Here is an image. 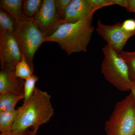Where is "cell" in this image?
I'll return each instance as SVG.
<instances>
[{"mask_svg":"<svg viewBox=\"0 0 135 135\" xmlns=\"http://www.w3.org/2000/svg\"><path fill=\"white\" fill-rule=\"evenodd\" d=\"M19 112L18 108L12 111L0 112V131L1 134H8L12 128Z\"/></svg>","mask_w":135,"mask_h":135,"instance_id":"4fadbf2b","label":"cell"},{"mask_svg":"<svg viewBox=\"0 0 135 135\" xmlns=\"http://www.w3.org/2000/svg\"><path fill=\"white\" fill-rule=\"evenodd\" d=\"M105 129L106 135H135V103L131 93L116 103Z\"/></svg>","mask_w":135,"mask_h":135,"instance_id":"277c9868","label":"cell"},{"mask_svg":"<svg viewBox=\"0 0 135 135\" xmlns=\"http://www.w3.org/2000/svg\"><path fill=\"white\" fill-rule=\"evenodd\" d=\"M38 77L37 75L33 74L26 80L24 86V100L22 105L26 104L31 98L36 89L35 84L38 80Z\"/></svg>","mask_w":135,"mask_h":135,"instance_id":"2e32d148","label":"cell"},{"mask_svg":"<svg viewBox=\"0 0 135 135\" xmlns=\"http://www.w3.org/2000/svg\"><path fill=\"white\" fill-rule=\"evenodd\" d=\"M94 14L79 22L61 25L45 42L57 43L68 55L75 53L86 52L94 31L92 25Z\"/></svg>","mask_w":135,"mask_h":135,"instance_id":"7a4b0ae2","label":"cell"},{"mask_svg":"<svg viewBox=\"0 0 135 135\" xmlns=\"http://www.w3.org/2000/svg\"><path fill=\"white\" fill-rule=\"evenodd\" d=\"M130 91H131L130 93H131L133 95L135 103V81H133L131 82Z\"/></svg>","mask_w":135,"mask_h":135,"instance_id":"cb8c5ba5","label":"cell"},{"mask_svg":"<svg viewBox=\"0 0 135 135\" xmlns=\"http://www.w3.org/2000/svg\"><path fill=\"white\" fill-rule=\"evenodd\" d=\"M33 22L45 38L52 35L60 25L55 0H44L41 8L33 17Z\"/></svg>","mask_w":135,"mask_h":135,"instance_id":"8992f818","label":"cell"},{"mask_svg":"<svg viewBox=\"0 0 135 135\" xmlns=\"http://www.w3.org/2000/svg\"><path fill=\"white\" fill-rule=\"evenodd\" d=\"M16 21L5 10L0 9V33H15Z\"/></svg>","mask_w":135,"mask_h":135,"instance_id":"5bb4252c","label":"cell"},{"mask_svg":"<svg viewBox=\"0 0 135 135\" xmlns=\"http://www.w3.org/2000/svg\"><path fill=\"white\" fill-rule=\"evenodd\" d=\"M33 71L23 57L21 61L18 63L15 67L16 77L25 80L32 75Z\"/></svg>","mask_w":135,"mask_h":135,"instance_id":"e0dca14e","label":"cell"},{"mask_svg":"<svg viewBox=\"0 0 135 135\" xmlns=\"http://www.w3.org/2000/svg\"><path fill=\"white\" fill-rule=\"evenodd\" d=\"M50 99V95L36 87L28 103L18 108L19 112L11 132L24 133L30 127L38 130L48 122L54 113Z\"/></svg>","mask_w":135,"mask_h":135,"instance_id":"6da1fadb","label":"cell"},{"mask_svg":"<svg viewBox=\"0 0 135 135\" xmlns=\"http://www.w3.org/2000/svg\"><path fill=\"white\" fill-rule=\"evenodd\" d=\"M129 2V7L127 10L129 12L135 13V0H128Z\"/></svg>","mask_w":135,"mask_h":135,"instance_id":"603a6c76","label":"cell"},{"mask_svg":"<svg viewBox=\"0 0 135 135\" xmlns=\"http://www.w3.org/2000/svg\"><path fill=\"white\" fill-rule=\"evenodd\" d=\"M89 1L97 11L104 7L113 5L111 0H89Z\"/></svg>","mask_w":135,"mask_h":135,"instance_id":"44dd1931","label":"cell"},{"mask_svg":"<svg viewBox=\"0 0 135 135\" xmlns=\"http://www.w3.org/2000/svg\"><path fill=\"white\" fill-rule=\"evenodd\" d=\"M20 49L15 33H0V62L1 68L10 67L15 69L22 60Z\"/></svg>","mask_w":135,"mask_h":135,"instance_id":"ba28073f","label":"cell"},{"mask_svg":"<svg viewBox=\"0 0 135 135\" xmlns=\"http://www.w3.org/2000/svg\"><path fill=\"white\" fill-rule=\"evenodd\" d=\"M122 28L126 32L135 35V20L128 19L122 23Z\"/></svg>","mask_w":135,"mask_h":135,"instance_id":"ffe728a7","label":"cell"},{"mask_svg":"<svg viewBox=\"0 0 135 135\" xmlns=\"http://www.w3.org/2000/svg\"><path fill=\"white\" fill-rule=\"evenodd\" d=\"M104 57L101 72L105 79L122 92L130 90L131 80L127 62L121 55L108 44L102 48Z\"/></svg>","mask_w":135,"mask_h":135,"instance_id":"3957f363","label":"cell"},{"mask_svg":"<svg viewBox=\"0 0 135 135\" xmlns=\"http://www.w3.org/2000/svg\"><path fill=\"white\" fill-rule=\"evenodd\" d=\"M96 32L107 44L119 53L123 51L128 40L133 36L122 28V23L118 22L113 25H109L104 24L99 19L98 20Z\"/></svg>","mask_w":135,"mask_h":135,"instance_id":"52a82bcc","label":"cell"},{"mask_svg":"<svg viewBox=\"0 0 135 135\" xmlns=\"http://www.w3.org/2000/svg\"><path fill=\"white\" fill-rule=\"evenodd\" d=\"M113 5H119L121 7L126 8L128 9L129 7V2L128 0H111Z\"/></svg>","mask_w":135,"mask_h":135,"instance_id":"7402d4cb","label":"cell"},{"mask_svg":"<svg viewBox=\"0 0 135 135\" xmlns=\"http://www.w3.org/2000/svg\"><path fill=\"white\" fill-rule=\"evenodd\" d=\"M16 23L15 34L22 57L33 70L34 56L46 38L35 24L33 17Z\"/></svg>","mask_w":135,"mask_h":135,"instance_id":"5b68a950","label":"cell"},{"mask_svg":"<svg viewBox=\"0 0 135 135\" xmlns=\"http://www.w3.org/2000/svg\"><path fill=\"white\" fill-rule=\"evenodd\" d=\"M96 11L89 0H71L60 24L76 23L94 14Z\"/></svg>","mask_w":135,"mask_h":135,"instance_id":"9c48e42d","label":"cell"},{"mask_svg":"<svg viewBox=\"0 0 135 135\" xmlns=\"http://www.w3.org/2000/svg\"><path fill=\"white\" fill-rule=\"evenodd\" d=\"M71 0H55V6L59 18L62 20L65 16L68 7Z\"/></svg>","mask_w":135,"mask_h":135,"instance_id":"d6986e66","label":"cell"},{"mask_svg":"<svg viewBox=\"0 0 135 135\" xmlns=\"http://www.w3.org/2000/svg\"><path fill=\"white\" fill-rule=\"evenodd\" d=\"M24 133H13L11 132L10 133L8 134H1L0 135H23Z\"/></svg>","mask_w":135,"mask_h":135,"instance_id":"484cf974","label":"cell"},{"mask_svg":"<svg viewBox=\"0 0 135 135\" xmlns=\"http://www.w3.org/2000/svg\"><path fill=\"white\" fill-rule=\"evenodd\" d=\"M23 81L16 77L15 69L10 67L1 68L0 72V94L15 93L24 94Z\"/></svg>","mask_w":135,"mask_h":135,"instance_id":"30bf717a","label":"cell"},{"mask_svg":"<svg viewBox=\"0 0 135 135\" xmlns=\"http://www.w3.org/2000/svg\"><path fill=\"white\" fill-rule=\"evenodd\" d=\"M38 130L37 129H33L30 130V129H28L25 131L23 135H36Z\"/></svg>","mask_w":135,"mask_h":135,"instance_id":"d4e9b609","label":"cell"},{"mask_svg":"<svg viewBox=\"0 0 135 135\" xmlns=\"http://www.w3.org/2000/svg\"><path fill=\"white\" fill-rule=\"evenodd\" d=\"M24 1L22 0H1V8L5 10L16 20L20 22L26 19L23 11Z\"/></svg>","mask_w":135,"mask_h":135,"instance_id":"8fae6325","label":"cell"},{"mask_svg":"<svg viewBox=\"0 0 135 135\" xmlns=\"http://www.w3.org/2000/svg\"><path fill=\"white\" fill-rule=\"evenodd\" d=\"M42 0H25L23 5V11L26 16L32 18L35 16L41 8Z\"/></svg>","mask_w":135,"mask_h":135,"instance_id":"9a60e30c","label":"cell"},{"mask_svg":"<svg viewBox=\"0 0 135 135\" xmlns=\"http://www.w3.org/2000/svg\"><path fill=\"white\" fill-rule=\"evenodd\" d=\"M23 99H24V94L9 93L0 94V112L15 110L18 102Z\"/></svg>","mask_w":135,"mask_h":135,"instance_id":"7c38bea8","label":"cell"},{"mask_svg":"<svg viewBox=\"0 0 135 135\" xmlns=\"http://www.w3.org/2000/svg\"><path fill=\"white\" fill-rule=\"evenodd\" d=\"M123 53L126 55L129 56H135V51L133 52H129V51H123Z\"/></svg>","mask_w":135,"mask_h":135,"instance_id":"4316f807","label":"cell"},{"mask_svg":"<svg viewBox=\"0 0 135 135\" xmlns=\"http://www.w3.org/2000/svg\"><path fill=\"white\" fill-rule=\"evenodd\" d=\"M120 54L127 64L131 81H135V56L128 55L123 53V51Z\"/></svg>","mask_w":135,"mask_h":135,"instance_id":"ac0fdd59","label":"cell"}]
</instances>
